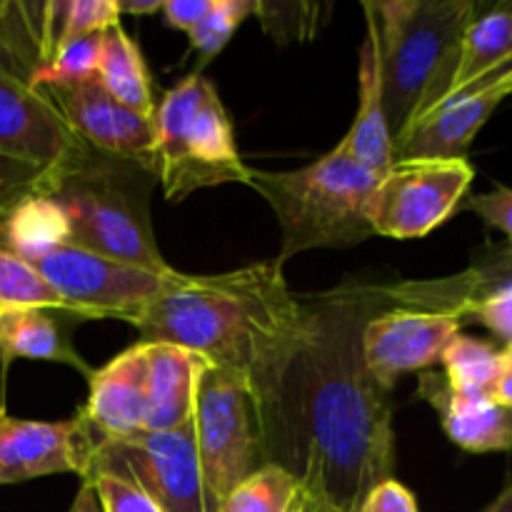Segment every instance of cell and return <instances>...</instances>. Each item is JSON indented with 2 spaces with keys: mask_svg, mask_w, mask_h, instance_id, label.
I'll return each instance as SVG.
<instances>
[{
  "mask_svg": "<svg viewBox=\"0 0 512 512\" xmlns=\"http://www.w3.org/2000/svg\"><path fill=\"white\" fill-rule=\"evenodd\" d=\"M445 380L468 398H493L500 378V353L490 343L458 333L443 353Z\"/></svg>",
  "mask_w": 512,
  "mask_h": 512,
  "instance_id": "25",
  "label": "cell"
},
{
  "mask_svg": "<svg viewBox=\"0 0 512 512\" xmlns=\"http://www.w3.org/2000/svg\"><path fill=\"white\" fill-rule=\"evenodd\" d=\"M468 318H475L485 328L493 330L498 338L512 345V278L478 295L470 303Z\"/></svg>",
  "mask_w": 512,
  "mask_h": 512,
  "instance_id": "32",
  "label": "cell"
},
{
  "mask_svg": "<svg viewBox=\"0 0 512 512\" xmlns=\"http://www.w3.org/2000/svg\"><path fill=\"white\" fill-rule=\"evenodd\" d=\"M95 473L128 480L165 512H220L200 470L193 420L175 430H138L95 440L85 478Z\"/></svg>",
  "mask_w": 512,
  "mask_h": 512,
  "instance_id": "7",
  "label": "cell"
},
{
  "mask_svg": "<svg viewBox=\"0 0 512 512\" xmlns=\"http://www.w3.org/2000/svg\"><path fill=\"white\" fill-rule=\"evenodd\" d=\"M60 310L23 308L0 313V365L3 375L13 360H48V363L68 365L85 378L93 368L70 343V333L58 320Z\"/></svg>",
  "mask_w": 512,
  "mask_h": 512,
  "instance_id": "20",
  "label": "cell"
},
{
  "mask_svg": "<svg viewBox=\"0 0 512 512\" xmlns=\"http://www.w3.org/2000/svg\"><path fill=\"white\" fill-rule=\"evenodd\" d=\"M100 55H103V33L85 35L58 45L53 58L38 68L30 78V85L43 88H65V85L83 83L98 75Z\"/></svg>",
  "mask_w": 512,
  "mask_h": 512,
  "instance_id": "27",
  "label": "cell"
},
{
  "mask_svg": "<svg viewBox=\"0 0 512 512\" xmlns=\"http://www.w3.org/2000/svg\"><path fill=\"white\" fill-rule=\"evenodd\" d=\"M35 180H38L35 170L10 173V170L3 168V160H0V220H3V215L8 213L15 200H20L35 188Z\"/></svg>",
  "mask_w": 512,
  "mask_h": 512,
  "instance_id": "36",
  "label": "cell"
},
{
  "mask_svg": "<svg viewBox=\"0 0 512 512\" xmlns=\"http://www.w3.org/2000/svg\"><path fill=\"white\" fill-rule=\"evenodd\" d=\"M418 393L433 405L443 430L458 448L470 453L512 450V410L498 400L455 393L440 373L420 375Z\"/></svg>",
  "mask_w": 512,
  "mask_h": 512,
  "instance_id": "18",
  "label": "cell"
},
{
  "mask_svg": "<svg viewBox=\"0 0 512 512\" xmlns=\"http://www.w3.org/2000/svg\"><path fill=\"white\" fill-rule=\"evenodd\" d=\"M3 10H5V3H3V0H0V18H3Z\"/></svg>",
  "mask_w": 512,
  "mask_h": 512,
  "instance_id": "43",
  "label": "cell"
},
{
  "mask_svg": "<svg viewBox=\"0 0 512 512\" xmlns=\"http://www.w3.org/2000/svg\"><path fill=\"white\" fill-rule=\"evenodd\" d=\"M85 480L98 493L103 512H165L153 498H148L143 490L130 485L128 480L105 473L88 475Z\"/></svg>",
  "mask_w": 512,
  "mask_h": 512,
  "instance_id": "31",
  "label": "cell"
},
{
  "mask_svg": "<svg viewBox=\"0 0 512 512\" xmlns=\"http://www.w3.org/2000/svg\"><path fill=\"white\" fill-rule=\"evenodd\" d=\"M508 58H512V10L508 3H500L468 25L460 43L458 63L440 103Z\"/></svg>",
  "mask_w": 512,
  "mask_h": 512,
  "instance_id": "23",
  "label": "cell"
},
{
  "mask_svg": "<svg viewBox=\"0 0 512 512\" xmlns=\"http://www.w3.org/2000/svg\"><path fill=\"white\" fill-rule=\"evenodd\" d=\"M95 78L125 108L153 118L158 100L153 98L143 53L120 23L103 33V55Z\"/></svg>",
  "mask_w": 512,
  "mask_h": 512,
  "instance_id": "22",
  "label": "cell"
},
{
  "mask_svg": "<svg viewBox=\"0 0 512 512\" xmlns=\"http://www.w3.org/2000/svg\"><path fill=\"white\" fill-rule=\"evenodd\" d=\"M460 208L470 210V213L483 218L488 225L503 230L508 235L512 250V188H508V185H495L490 193L468 195L460 203Z\"/></svg>",
  "mask_w": 512,
  "mask_h": 512,
  "instance_id": "33",
  "label": "cell"
},
{
  "mask_svg": "<svg viewBox=\"0 0 512 512\" xmlns=\"http://www.w3.org/2000/svg\"><path fill=\"white\" fill-rule=\"evenodd\" d=\"M43 93L80 143L153 173V118L118 103L98 78L65 88H43Z\"/></svg>",
  "mask_w": 512,
  "mask_h": 512,
  "instance_id": "13",
  "label": "cell"
},
{
  "mask_svg": "<svg viewBox=\"0 0 512 512\" xmlns=\"http://www.w3.org/2000/svg\"><path fill=\"white\" fill-rule=\"evenodd\" d=\"M68 512H103V505H100L98 493H95V488L88 483V480H83V483H80V490L75 493V500H73V505H70Z\"/></svg>",
  "mask_w": 512,
  "mask_h": 512,
  "instance_id": "39",
  "label": "cell"
},
{
  "mask_svg": "<svg viewBox=\"0 0 512 512\" xmlns=\"http://www.w3.org/2000/svg\"><path fill=\"white\" fill-rule=\"evenodd\" d=\"M93 448L95 435L83 413L60 423L0 413V485L60 473H75L83 480Z\"/></svg>",
  "mask_w": 512,
  "mask_h": 512,
  "instance_id": "15",
  "label": "cell"
},
{
  "mask_svg": "<svg viewBox=\"0 0 512 512\" xmlns=\"http://www.w3.org/2000/svg\"><path fill=\"white\" fill-rule=\"evenodd\" d=\"M23 308L60 310V313H65L63 300L45 283L43 275L28 260L0 245V313Z\"/></svg>",
  "mask_w": 512,
  "mask_h": 512,
  "instance_id": "26",
  "label": "cell"
},
{
  "mask_svg": "<svg viewBox=\"0 0 512 512\" xmlns=\"http://www.w3.org/2000/svg\"><path fill=\"white\" fill-rule=\"evenodd\" d=\"M495 400L512 410V345L500 353V378L495 388Z\"/></svg>",
  "mask_w": 512,
  "mask_h": 512,
  "instance_id": "38",
  "label": "cell"
},
{
  "mask_svg": "<svg viewBox=\"0 0 512 512\" xmlns=\"http://www.w3.org/2000/svg\"><path fill=\"white\" fill-rule=\"evenodd\" d=\"M508 8H510V10H512V0H508Z\"/></svg>",
  "mask_w": 512,
  "mask_h": 512,
  "instance_id": "44",
  "label": "cell"
},
{
  "mask_svg": "<svg viewBox=\"0 0 512 512\" xmlns=\"http://www.w3.org/2000/svg\"><path fill=\"white\" fill-rule=\"evenodd\" d=\"M250 13H253V0H213L208 15L188 33L190 45L205 60L215 58Z\"/></svg>",
  "mask_w": 512,
  "mask_h": 512,
  "instance_id": "29",
  "label": "cell"
},
{
  "mask_svg": "<svg viewBox=\"0 0 512 512\" xmlns=\"http://www.w3.org/2000/svg\"><path fill=\"white\" fill-rule=\"evenodd\" d=\"M213 8V0H168L163 3V20L168 28L190 33Z\"/></svg>",
  "mask_w": 512,
  "mask_h": 512,
  "instance_id": "35",
  "label": "cell"
},
{
  "mask_svg": "<svg viewBox=\"0 0 512 512\" xmlns=\"http://www.w3.org/2000/svg\"><path fill=\"white\" fill-rule=\"evenodd\" d=\"M375 28L380 88L393 148L445 95L468 25L470 0H388L365 3Z\"/></svg>",
  "mask_w": 512,
  "mask_h": 512,
  "instance_id": "3",
  "label": "cell"
},
{
  "mask_svg": "<svg viewBox=\"0 0 512 512\" xmlns=\"http://www.w3.org/2000/svg\"><path fill=\"white\" fill-rule=\"evenodd\" d=\"M193 433L205 485L220 505L245 478L270 463L253 393L210 363L198 385Z\"/></svg>",
  "mask_w": 512,
  "mask_h": 512,
  "instance_id": "8",
  "label": "cell"
},
{
  "mask_svg": "<svg viewBox=\"0 0 512 512\" xmlns=\"http://www.w3.org/2000/svg\"><path fill=\"white\" fill-rule=\"evenodd\" d=\"M358 512H420L418 500L410 493L405 485H400L398 480L390 478L383 480L380 485H375L365 500L360 503Z\"/></svg>",
  "mask_w": 512,
  "mask_h": 512,
  "instance_id": "34",
  "label": "cell"
},
{
  "mask_svg": "<svg viewBox=\"0 0 512 512\" xmlns=\"http://www.w3.org/2000/svg\"><path fill=\"white\" fill-rule=\"evenodd\" d=\"M120 15H150L163 10V0H118Z\"/></svg>",
  "mask_w": 512,
  "mask_h": 512,
  "instance_id": "40",
  "label": "cell"
},
{
  "mask_svg": "<svg viewBox=\"0 0 512 512\" xmlns=\"http://www.w3.org/2000/svg\"><path fill=\"white\" fill-rule=\"evenodd\" d=\"M120 23L118 0H58V45Z\"/></svg>",
  "mask_w": 512,
  "mask_h": 512,
  "instance_id": "30",
  "label": "cell"
},
{
  "mask_svg": "<svg viewBox=\"0 0 512 512\" xmlns=\"http://www.w3.org/2000/svg\"><path fill=\"white\" fill-rule=\"evenodd\" d=\"M310 490L280 465L268 463L245 478L220 505V512H300Z\"/></svg>",
  "mask_w": 512,
  "mask_h": 512,
  "instance_id": "24",
  "label": "cell"
},
{
  "mask_svg": "<svg viewBox=\"0 0 512 512\" xmlns=\"http://www.w3.org/2000/svg\"><path fill=\"white\" fill-rule=\"evenodd\" d=\"M328 508H330V505H328ZM328 512H338V510H333V508H330V510H328Z\"/></svg>",
  "mask_w": 512,
  "mask_h": 512,
  "instance_id": "45",
  "label": "cell"
},
{
  "mask_svg": "<svg viewBox=\"0 0 512 512\" xmlns=\"http://www.w3.org/2000/svg\"><path fill=\"white\" fill-rule=\"evenodd\" d=\"M343 153L358 160L373 173L383 175L393 165L395 148L390 138L388 120L383 108V88H380V63L378 43H375V28L368 20V38L360 48V70H358V113L348 135L338 143Z\"/></svg>",
  "mask_w": 512,
  "mask_h": 512,
  "instance_id": "19",
  "label": "cell"
},
{
  "mask_svg": "<svg viewBox=\"0 0 512 512\" xmlns=\"http://www.w3.org/2000/svg\"><path fill=\"white\" fill-rule=\"evenodd\" d=\"M65 243H70L65 213L55 200L35 188L15 200L0 220V245L28 263Z\"/></svg>",
  "mask_w": 512,
  "mask_h": 512,
  "instance_id": "21",
  "label": "cell"
},
{
  "mask_svg": "<svg viewBox=\"0 0 512 512\" xmlns=\"http://www.w3.org/2000/svg\"><path fill=\"white\" fill-rule=\"evenodd\" d=\"M43 90L0 65V160L50 173L88 153Z\"/></svg>",
  "mask_w": 512,
  "mask_h": 512,
  "instance_id": "12",
  "label": "cell"
},
{
  "mask_svg": "<svg viewBox=\"0 0 512 512\" xmlns=\"http://www.w3.org/2000/svg\"><path fill=\"white\" fill-rule=\"evenodd\" d=\"M483 290L470 268L433 283H345L303 303V343L275 405L270 463L290 470L333 510L358 512L365 495L395 473L390 390L365 363V325L393 305H463Z\"/></svg>",
  "mask_w": 512,
  "mask_h": 512,
  "instance_id": "1",
  "label": "cell"
},
{
  "mask_svg": "<svg viewBox=\"0 0 512 512\" xmlns=\"http://www.w3.org/2000/svg\"><path fill=\"white\" fill-rule=\"evenodd\" d=\"M83 413L95 440L123 438L145 428V350L143 343L115 355L90 375Z\"/></svg>",
  "mask_w": 512,
  "mask_h": 512,
  "instance_id": "16",
  "label": "cell"
},
{
  "mask_svg": "<svg viewBox=\"0 0 512 512\" xmlns=\"http://www.w3.org/2000/svg\"><path fill=\"white\" fill-rule=\"evenodd\" d=\"M143 343L193 350L253 393L265 445L285 373L303 343L305 310L283 265L255 263L218 275L175 270L133 318Z\"/></svg>",
  "mask_w": 512,
  "mask_h": 512,
  "instance_id": "2",
  "label": "cell"
},
{
  "mask_svg": "<svg viewBox=\"0 0 512 512\" xmlns=\"http://www.w3.org/2000/svg\"><path fill=\"white\" fill-rule=\"evenodd\" d=\"M380 178L338 145L298 170H250V188L268 200L283 235L275 263L313 248H350L375 235Z\"/></svg>",
  "mask_w": 512,
  "mask_h": 512,
  "instance_id": "5",
  "label": "cell"
},
{
  "mask_svg": "<svg viewBox=\"0 0 512 512\" xmlns=\"http://www.w3.org/2000/svg\"><path fill=\"white\" fill-rule=\"evenodd\" d=\"M512 98V58L435 105L395 148V158H468L475 135Z\"/></svg>",
  "mask_w": 512,
  "mask_h": 512,
  "instance_id": "14",
  "label": "cell"
},
{
  "mask_svg": "<svg viewBox=\"0 0 512 512\" xmlns=\"http://www.w3.org/2000/svg\"><path fill=\"white\" fill-rule=\"evenodd\" d=\"M153 128V175L170 203L215 185H250L253 168L240 158L218 88L205 75H188L158 100Z\"/></svg>",
  "mask_w": 512,
  "mask_h": 512,
  "instance_id": "6",
  "label": "cell"
},
{
  "mask_svg": "<svg viewBox=\"0 0 512 512\" xmlns=\"http://www.w3.org/2000/svg\"><path fill=\"white\" fill-rule=\"evenodd\" d=\"M253 13L260 18L265 33L278 43H305L315 38L328 20L330 5L325 3H273L255 0Z\"/></svg>",
  "mask_w": 512,
  "mask_h": 512,
  "instance_id": "28",
  "label": "cell"
},
{
  "mask_svg": "<svg viewBox=\"0 0 512 512\" xmlns=\"http://www.w3.org/2000/svg\"><path fill=\"white\" fill-rule=\"evenodd\" d=\"M328 510H330V508H328V505L323 503V500L318 498V495L310 493V495H308V500H305L303 510H300V512H328Z\"/></svg>",
  "mask_w": 512,
  "mask_h": 512,
  "instance_id": "42",
  "label": "cell"
},
{
  "mask_svg": "<svg viewBox=\"0 0 512 512\" xmlns=\"http://www.w3.org/2000/svg\"><path fill=\"white\" fill-rule=\"evenodd\" d=\"M478 270L485 280V288H493V285L505 283V280L512 278V250H505L503 255L493 258L490 263L478 265Z\"/></svg>",
  "mask_w": 512,
  "mask_h": 512,
  "instance_id": "37",
  "label": "cell"
},
{
  "mask_svg": "<svg viewBox=\"0 0 512 512\" xmlns=\"http://www.w3.org/2000/svg\"><path fill=\"white\" fill-rule=\"evenodd\" d=\"M468 158H395L375 193V235L413 240L433 233L468 198Z\"/></svg>",
  "mask_w": 512,
  "mask_h": 512,
  "instance_id": "10",
  "label": "cell"
},
{
  "mask_svg": "<svg viewBox=\"0 0 512 512\" xmlns=\"http://www.w3.org/2000/svg\"><path fill=\"white\" fill-rule=\"evenodd\" d=\"M483 512H512V480L508 483V488H505L503 493L493 500V505H490V508H485Z\"/></svg>",
  "mask_w": 512,
  "mask_h": 512,
  "instance_id": "41",
  "label": "cell"
},
{
  "mask_svg": "<svg viewBox=\"0 0 512 512\" xmlns=\"http://www.w3.org/2000/svg\"><path fill=\"white\" fill-rule=\"evenodd\" d=\"M143 343V340H140ZM145 428L175 430L193 420L198 385L208 360L173 343H143Z\"/></svg>",
  "mask_w": 512,
  "mask_h": 512,
  "instance_id": "17",
  "label": "cell"
},
{
  "mask_svg": "<svg viewBox=\"0 0 512 512\" xmlns=\"http://www.w3.org/2000/svg\"><path fill=\"white\" fill-rule=\"evenodd\" d=\"M153 180L140 165L90 148L73 163L40 173L35 190L60 205L70 245L150 273H173L150 225Z\"/></svg>",
  "mask_w": 512,
  "mask_h": 512,
  "instance_id": "4",
  "label": "cell"
},
{
  "mask_svg": "<svg viewBox=\"0 0 512 512\" xmlns=\"http://www.w3.org/2000/svg\"><path fill=\"white\" fill-rule=\"evenodd\" d=\"M470 303H405L373 315L363 330V355L375 380L385 390H393L400 375L440 363L468 318Z\"/></svg>",
  "mask_w": 512,
  "mask_h": 512,
  "instance_id": "11",
  "label": "cell"
},
{
  "mask_svg": "<svg viewBox=\"0 0 512 512\" xmlns=\"http://www.w3.org/2000/svg\"><path fill=\"white\" fill-rule=\"evenodd\" d=\"M45 283L60 295L65 315L75 323L85 320H123L135 315L160 293L175 273H150L135 265L118 263L78 245H58L30 260Z\"/></svg>",
  "mask_w": 512,
  "mask_h": 512,
  "instance_id": "9",
  "label": "cell"
}]
</instances>
